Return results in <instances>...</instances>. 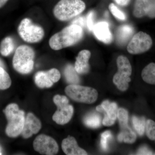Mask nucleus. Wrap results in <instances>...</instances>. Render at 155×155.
I'll return each instance as SVG.
<instances>
[{
	"instance_id": "obj_1",
	"label": "nucleus",
	"mask_w": 155,
	"mask_h": 155,
	"mask_svg": "<svg viewBox=\"0 0 155 155\" xmlns=\"http://www.w3.org/2000/svg\"><path fill=\"white\" fill-rule=\"evenodd\" d=\"M83 35L82 27L72 24L54 35L50 38L49 44L51 48L58 51L76 44L81 40Z\"/></svg>"
},
{
	"instance_id": "obj_2",
	"label": "nucleus",
	"mask_w": 155,
	"mask_h": 155,
	"mask_svg": "<svg viewBox=\"0 0 155 155\" xmlns=\"http://www.w3.org/2000/svg\"><path fill=\"white\" fill-rule=\"evenodd\" d=\"M8 120L6 134L11 137H16L21 134L25 123V113L19 109L18 105L11 104L4 110Z\"/></svg>"
},
{
	"instance_id": "obj_3",
	"label": "nucleus",
	"mask_w": 155,
	"mask_h": 155,
	"mask_svg": "<svg viewBox=\"0 0 155 155\" xmlns=\"http://www.w3.org/2000/svg\"><path fill=\"white\" fill-rule=\"evenodd\" d=\"M85 8L82 0H61L55 6L53 13L58 20L67 21L80 15Z\"/></svg>"
},
{
	"instance_id": "obj_4",
	"label": "nucleus",
	"mask_w": 155,
	"mask_h": 155,
	"mask_svg": "<svg viewBox=\"0 0 155 155\" xmlns=\"http://www.w3.org/2000/svg\"><path fill=\"white\" fill-rule=\"evenodd\" d=\"M35 53L33 49L26 45L17 48L13 59V67L22 74H28L33 70Z\"/></svg>"
},
{
	"instance_id": "obj_5",
	"label": "nucleus",
	"mask_w": 155,
	"mask_h": 155,
	"mask_svg": "<svg viewBox=\"0 0 155 155\" xmlns=\"http://www.w3.org/2000/svg\"><path fill=\"white\" fill-rule=\"evenodd\" d=\"M118 71L113 78V82L119 90L126 91L131 81L130 76L132 67L130 61L126 57L119 56L116 60Z\"/></svg>"
},
{
	"instance_id": "obj_6",
	"label": "nucleus",
	"mask_w": 155,
	"mask_h": 155,
	"mask_svg": "<svg viewBox=\"0 0 155 155\" xmlns=\"http://www.w3.org/2000/svg\"><path fill=\"white\" fill-rule=\"evenodd\" d=\"M65 91L67 96L73 101L87 104L94 103L98 95L95 89L78 84H70L65 88Z\"/></svg>"
},
{
	"instance_id": "obj_7",
	"label": "nucleus",
	"mask_w": 155,
	"mask_h": 155,
	"mask_svg": "<svg viewBox=\"0 0 155 155\" xmlns=\"http://www.w3.org/2000/svg\"><path fill=\"white\" fill-rule=\"evenodd\" d=\"M18 32L23 40L29 43L38 42L45 35L43 28L33 24L28 18H25L21 21L18 26Z\"/></svg>"
},
{
	"instance_id": "obj_8",
	"label": "nucleus",
	"mask_w": 155,
	"mask_h": 155,
	"mask_svg": "<svg viewBox=\"0 0 155 155\" xmlns=\"http://www.w3.org/2000/svg\"><path fill=\"white\" fill-rule=\"evenodd\" d=\"M53 101L58 107V110L53 115V120L59 125L67 124L73 116V107L69 104V100L65 96L56 95L54 97Z\"/></svg>"
},
{
	"instance_id": "obj_9",
	"label": "nucleus",
	"mask_w": 155,
	"mask_h": 155,
	"mask_svg": "<svg viewBox=\"0 0 155 155\" xmlns=\"http://www.w3.org/2000/svg\"><path fill=\"white\" fill-rule=\"evenodd\" d=\"M152 45V39L149 35L139 31L132 37L127 45V51L131 54H140L149 51Z\"/></svg>"
},
{
	"instance_id": "obj_10",
	"label": "nucleus",
	"mask_w": 155,
	"mask_h": 155,
	"mask_svg": "<svg viewBox=\"0 0 155 155\" xmlns=\"http://www.w3.org/2000/svg\"><path fill=\"white\" fill-rule=\"evenodd\" d=\"M33 145L35 151L41 154L56 155L59 150V146L56 140L45 134H40L37 137L33 142Z\"/></svg>"
},
{
	"instance_id": "obj_11",
	"label": "nucleus",
	"mask_w": 155,
	"mask_h": 155,
	"mask_svg": "<svg viewBox=\"0 0 155 155\" xmlns=\"http://www.w3.org/2000/svg\"><path fill=\"white\" fill-rule=\"evenodd\" d=\"M133 14L136 18H155V0H136Z\"/></svg>"
},
{
	"instance_id": "obj_12",
	"label": "nucleus",
	"mask_w": 155,
	"mask_h": 155,
	"mask_svg": "<svg viewBox=\"0 0 155 155\" xmlns=\"http://www.w3.org/2000/svg\"><path fill=\"white\" fill-rule=\"evenodd\" d=\"M96 110L98 112L106 113L103 120V125L107 126L114 125L117 117L118 110V106L116 103L104 101L101 105L97 107Z\"/></svg>"
},
{
	"instance_id": "obj_13",
	"label": "nucleus",
	"mask_w": 155,
	"mask_h": 155,
	"mask_svg": "<svg viewBox=\"0 0 155 155\" xmlns=\"http://www.w3.org/2000/svg\"><path fill=\"white\" fill-rule=\"evenodd\" d=\"M41 128V123L39 119L31 113H28L25 118L24 127L21 135L25 139L31 137L36 134Z\"/></svg>"
},
{
	"instance_id": "obj_14",
	"label": "nucleus",
	"mask_w": 155,
	"mask_h": 155,
	"mask_svg": "<svg viewBox=\"0 0 155 155\" xmlns=\"http://www.w3.org/2000/svg\"><path fill=\"white\" fill-rule=\"evenodd\" d=\"M92 31L96 38L104 43L108 44L113 40V36L107 22H98L94 26Z\"/></svg>"
},
{
	"instance_id": "obj_15",
	"label": "nucleus",
	"mask_w": 155,
	"mask_h": 155,
	"mask_svg": "<svg viewBox=\"0 0 155 155\" xmlns=\"http://www.w3.org/2000/svg\"><path fill=\"white\" fill-rule=\"evenodd\" d=\"M91 53L87 50H83L79 52L76 58L75 64V70L79 74H84L89 71V60L91 58Z\"/></svg>"
},
{
	"instance_id": "obj_16",
	"label": "nucleus",
	"mask_w": 155,
	"mask_h": 155,
	"mask_svg": "<svg viewBox=\"0 0 155 155\" xmlns=\"http://www.w3.org/2000/svg\"><path fill=\"white\" fill-rule=\"evenodd\" d=\"M64 152L67 155H86L87 153L78 145L76 140L74 137L69 136L64 139L61 144Z\"/></svg>"
},
{
	"instance_id": "obj_17",
	"label": "nucleus",
	"mask_w": 155,
	"mask_h": 155,
	"mask_svg": "<svg viewBox=\"0 0 155 155\" xmlns=\"http://www.w3.org/2000/svg\"><path fill=\"white\" fill-rule=\"evenodd\" d=\"M35 81L37 86L41 88H49L54 84L47 71H39L37 72L35 76Z\"/></svg>"
},
{
	"instance_id": "obj_18",
	"label": "nucleus",
	"mask_w": 155,
	"mask_h": 155,
	"mask_svg": "<svg viewBox=\"0 0 155 155\" xmlns=\"http://www.w3.org/2000/svg\"><path fill=\"white\" fill-rule=\"evenodd\" d=\"M133 33V28L129 25L119 26L116 32V39L118 43L124 44L129 40Z\"/></svg>"
},
{
	"instance_id": "obj_19",
	"label": "nucleus",
	"mask_w": 155,
	"mask_h": 155,
	"mask_svg": "<svg viewBox=\"0 0 155 155\" xmlns=\"http://www.w3.org/2000/svg\"><path fill=\"white\" fill-rule=\"evenodd\" d=\"M141 77L146 83L155 84V63H150L143 68L141 72Z\"/></svg>"
},
{
	"instance_id": "obj_20",
	"label": "nucleus",
	"mask_w": 155,
	"mask_h": 155,
	"mask_svg": "<svg viewBox=\"0 0 155 155\" xmlns=\"http://www.w3.org/2000/svg\"><path fill=\"white\" fill-rule=\"evenodd\" d=\"M136 138V134L128 126L121 129V132L118 136V141L125 143H134Z\"/></svg>"
},
{
	"instance_id": "obj_21",
	"label": "nucleus",
	"mask_w": 155,
	"mask_h": 155,
	"mask_svg": "<svg viewBox=\"0 0 155 155\" xmlns=\"http://www.w3.org/2000/svg\"><path fill=\"white\" fill-rule=\"evenodd\" d=\"M14 47L13 39L10 37L5 38L0 43V54L4 57H8L13 52Z\"/></svg>"
},
{
	"instance_id": "obj_22",
	"label": "nucleus",
	"mask_w": 155,
	"mask_h": 155,
	"mask_svg": "<svg viewBox=\"0 0 155 155\" xmlns=\"http://www.w3.org/2000/svg\"><path fill=\"white\" fill-rule=\"evenodd\" d=\"M74 67L68 65L64 70V75L66 80L71 84H77L80 82V78Z\"/></svg>"
},
{
	"instance_id": "obj_23",
	"label": "nucleus",
	"mask_w": 155,
	"mask_h": 155,
	"mask_svg": "<svg viewBox=\"0 0 155 155\" xmlns=\"http://www.w3.org/2000/svg\"><path fill=\"white\" fill-rule=\"evenodd\" d=\"M84 123L87 127L91 128H97L101 125V116L96 113L88 114L84 117Z\"/></svg>"
},
{
	"instance_id": "obj_24",
	"label": "nucleus",
	"mask_w": 155,
	"mask_h": 155,
	"mask_svg": "<svg viewBox=\"0 0 155 155\" xmlns=\"http://www.w3.org/2000/svg\"><path fill=\"white\" fill-rule=\"evenodd\" d=\"M132 123L134 127L139 135H143L145 131L146 126L145 117H138L134 116L132 117Z\"/></svg>"
},
{
	"instance_id": "obj_25",
	"label": "nucleus",
	"mask_w": 155,
	"mask_h": 155,
	"mask_svg": "<svg viewBox=\"0 0 155 155\" xmlns=\"http://www.w3.org/2000/svg\"><path fill=\"white\" fill-rule=\"evenodd\" d=\"M12 83L10 75L5 69L0 67V90H5L11 87Z\"/></svg>"
},
{
	"instance_id": "obj_26",
	"label": "nucleus",
	"mask_w": 155,
	"mask_h": 155,
	"mask_svg": "<svg viewBox=\"0 0 155 155\" xmlns=\"http://www.w3.org/2000/svg\"><path fill=\"white\" fill-rule=\"evenodd\" d=\"M117 117L119 119V125L121 129L128 126V112L124 108H120L118 110Z\"/></svg>"
},
{
	"instance_id": "obj_27",
	"label": "nucleus",
	"mask_w": 155,
	"mask_h": 155,
	"mask_svg": "<svg viewBox=\"0 0 155 155\" xmlns=\"http://www.w3.org/2000/svg\"><path fill=\"white\" fill-rule=\"evenodd\" d=\"M109 9L111 14H113V16L116 17V19L122 21L126 20V16L125 13L118 8L117 6L114 3H111L110 4Z\"/></svg>"
},
{
	"instance_id": "obj_28",
	"label": "nucleus",
	"mask_w": 155,
	"mask_h": 155,
	"mask_svg": "<svg viewBox=\"0 0 155 155\" xmlns=\"http://www.w3.org/2000/svg\"><path fill=\"white\" fill-rule=\"evenodd\" d=\"M147 136L151 140H155V122L151 119L147 120L146 126Z\"/></svg>"
},
{
	"instance_id": "obj_29",
	"label": "nucleus",
	"mask_w": 155,
	"mask_h": 155,
	"mask_svg": "<svg viewBox=\"0 0 155 155\" xmlns=\"http://www.w3.org/2000/svg\"><path fill=\"white\" fill-rule=\"evenodd\" d=\"M112 136L110 131H109V130L105 131L101 134V145L102 148L104 150L106 151L107 150L108 140L111 138Z\"/></svg>"
},
{
	"instance_id": "obj_30",
	"label": "nucleus",
	"mask_w": 155,
	"mask_h": 155,
	"mask_svg": "<svg viewBox=\"0 0 155 155\" xmlns=\"http://www.w3.org/2000/svg\"><path fill=\"white\" fill-rule=\"evenodd\" d=\"M47 72L53 83H56L60 80L61 77V73L58 69L53 68Z\"/></svg>"
},
{
	"instance_id": "obj_31",
	"label": "nucleus",
	"mask_w": 155,
	"mask_h": 155,
	"mask_svg": "<svg viewBox=\"0 0 155 155\" xmlns=\"http://www.w3.org/2000/svg\"><path fill=\"white\" fill-rule=\"evenodd\" d=\"M94 11H91L87 14L86 19V24L87 28L90 31H92L93 28L94 26Z\"/></svg>"
},
{
	"instance_id": "obj_32",
	"label": "nucleus",
	"mask_w": 155,
	"mask_h": 155,
	"mask_svg": "<svg viewBox=\"0 0 155 155\" xmlns=\"http://www.w3.org/2000/svg\"><path fill=\"white\" fill-rule=\"evenodd\" d=\"M137 155H152L153 152L146 146L140 147L137 151Z\"/></svg>"
},
{
	"instance_id": "obj_33",
	"label": "nucleus",
	"mask_w": 155,
	"mask_h": 155,
	"mask_svg": "<svg viewBox=\"0 0 155 155\" xmlns=\"http://www.w3.org/2000/svg\"><path fill=\"white\" fill-rule=\"evenodd\" d=\"M117 5L122 7H125L128 5L130 0H114Z\"/></svg>"
},
{
	"instance_id": "obj_34",
	"label": "nucleus",
	"mask_w": 155,
	"mask_h": 155,
	"mask_svg": "<svg viewBox=\"0 0 155 155\" xmlns=\"http://www.w3.org/2000/svg\"><path fill=\"white\" fill-rule=\"evenodd\" d=\"M73 24L79 25L81 27H82V26H84V19L83 17L78 18V19L75 20V21L73 22Z\"/></svg>"
},
{
	"instance_id": "obj_35",
	"label": "nucleus",
	"mask_w": 155,
	"mask_h": 155,
	"mask_svg": "<svg viewBox=\"0 0 155 155\" xmlns=\"http://www.w3.org/2000/svg\"><path fill=\"white\" fill-rule=\"evenodd\" d=\"M8 0H0V8L5 5Z\"/></svg>"
},
{
	"instance_id": "obj_36",
	"label": "nucleus",
	"mask_w": 155,
	"mask_h": 155,
	"mask_svg": "<svg viewBox=\"0 0 155 155\" xmlns=\"http://www.w3.org/2000/svg\"><path fill=\"white\" fill-rule=\"evenodd\" d=\"M0 67H2V68H4V69L5 68V64L1 58H0Z\"/></svg>"
},
{
	"instance_id": "obj_37",
	"label": "nucleus",
	"mask_w": 155,
	"mask_h": 155,
	"mask_svg": "<svg viewBox=\"0 0 155 155\" xmlns=\"http://www.w3.org/2000/svg\"><path fill=\"white\" fill-rule=\"evenodd\" d=\"M2 152H1V149H0V155H2Z\"/></svg>"
},
{
	"instance_id": "obj_38",
	"label": "nucleus",
	"mask_w": 155,
	"mask_h": 155,
	"mask_svg": "<svg viewBox=\"0 0 155 155\" xmlns=\"http://www.w3.org/2000/svg\"></svg>"
}]
</instances>
